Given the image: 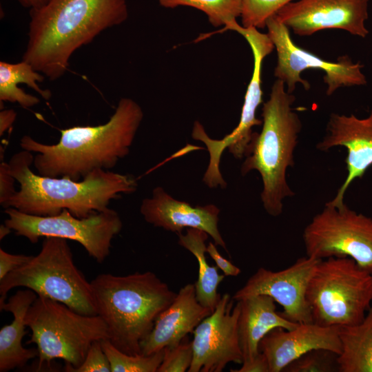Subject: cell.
I'll return each mask as SVG.
<instances>
[{
  "label": "cell",
  "mask_w": 372,
  "mask_h": 372,
  "mask_svg": "<svg viewBox=\"0 0 372 372\" xmlns=\"http://www.w3.org/2000/svg\"><path fill=\"white\" fill-rule=\"evenodd\" d=\"M32 256L12 254L0 248V280L30 261Z\"/></svg>",
  "instance_id": "31"
},
{
  "label": "cell",
  "mask_w": 372,
  "mask_h": 372,
  "mask_svg": "<svg viewBox=\"0 0 372 372\" xmlns=\"http://www.w3.org/2000/svg\"><path fill=\"white\" fill-rule=\"evenodd\" d=\"M206 251L215 261L217 267L222 270L225 276H237L241 272V270L238 267L220 254L214 243L209 242Z\"/></svg>",
  "instance_id": "33"
},
{
  "label": "cell",
  "mask_w": 372,
  "mask_h": 372,
  "mask_svg": "<svg viewBox=\"0 0 372 372\" xmlns=\"http://www.w3.org/2000/svg\"><path fill=\"white\" fill-rule=\"evenodd\" d=\"M369 0H299L290 2L276 14L280 21L300 37L326 29H340L365 38L369 34Z\"/></svg>",
  "instance_id": "15"
},
{
  "label": "cell",
  "mask_w": 372,
  "mask_h": 372,
  "mask_svg": "<svg viewBox=\"0 0 372 372\" xmlns=\"http://www.w3.org/2000/svg\"><path fill=\"white\" fill-rule=\"evenodd\" d=\"M266 28L277 52L274 76L283 81L289 93L293 94L298 83H301L306 91L310 89L309 82L300 76L303 71L309 69L324 72L323 80L327 85V96H331L340 87L366 84V76L362 72L363 65L354 63L348 55L339 56L336 62L327 61L301 48L294 43L289 29L276 14L268 19Z\"/></svg>",
  "instance_id": "12"
},
{
  "label": "cell",
  "mask_w": 372,
  "mask_h": 372,
  "mask_svg": "<svg viewBox=\"0 0 372 372\" xmlns=\"http://www.w3.org/2000/svg\"><path fill=\"white\" fill-rule=\"evenodd\" d=\"M302 238L307 256H348L372 274V218L344 203L338 207L326 203L304 228Z\"/></svg>",
  "instance_id": "11"
},
{
  "label": "cell",
  "mask_w": 372,
  "mask_h": 372,
  "mask_svg": "<svg viewBox=\"0 0 372 372\" xmlns=\"http://www.w3.org/2000/svg\"><path fill=\"white\" fill-rule=\"evenodd\" d=\"M293 0H242V26L264 28L268 19Z\"/></svg>",
  "instance_id": "28"
},
{
  "label": "cell",
  "mask_w": 372,
  "mask_h": 372,
  "mask_svg": "<svg viewBox=\"0 0 372 372\" xmlns=\"http://www.w3.org/2000/svg\"><path fill=\"white\" fill-rule=\"evenodd\" d=\"M4 212L8 216L4 223L17 236L26 238L31 243L38 242L41 237L76 241L99 263L109 256L112 240L123 227L119 214L110 208L85 218L76 217L67 209L50 216L28 214L13 207L5 209Z\"/></svg>",
  "instance_id": "10"
},
{
  "label": "cell",
  "mask_w": 372,
  "mask_h": 372,
  "mask_svg": "<svg viewBox=\"0 0 372 372\" xmlns=\"http://www.w3.org/2000/svg\"><path fill=\"white\" fill-rule=\"evenodd\" d=\"M12 231V229L8 227L5 223L0 225V240H2L6 236H8L10 232Z\"/></svg>",
  "instance_id": "37"
},
{
  "label": "cell",
  "mask_w": 372,
  "mask_h": 372,
  "mask_svg": "<svg viewBox=\"0 0 372 372\" xmlns=\"http://www.w3.org/2000/svg\"><path fill=\"white\" fill-rule=\"evenodd\" d=\"M140 212L147 223L177 234L184 228L204 231L216 245L227 250L218 229L220 209L215 205L192 207L187 202L174 198L158 186L154 188L151 197L143 200Z\"/></svg>",
  "instance_id": "17"
},
{
  "label": "cell",
  "mask_w": 372,
  "mask_h": 372,
  "mask_svg": "<svg viewBox=\"0 0 372 372\" xmlns=\"http://www.w3.org/2000/svg\"><path fill=\"white\" fill-rule=\"evenodd\" d=\"M97 315L108 340L130 355L141 354V343L176 293L152 271L126 276L101 273L90 281Z\"/></svg>",
  "instance_id": "4"
},
{
  "label": "cell",
  "mask_w": 372,
  "mask_h": 372,
  "mask_svg": "<svg viewBox=\"0 0 372 372\" xmlns=\"http://www.w3.org/2000/svg\"><path fill=\"white\" fill-rule=\"evenodd\" d=\"M211 313L196 299L194 284L185 285L161 313L153 329L141 343V354L152 355L177 344Z\"/></svg>",
  "instance_id": "19"
},
{
  "label": "cell",
  "mask_w": 372,
  "mask_h": 372,
  "mask_svg": "<svg viewBox=\"0 0 372 372\" xmlns=\"http://www.w3.org/2000/svg\"><path fill=\"white\" fill-rule=\"evenodd\" d=\"M17 181L12 175L8 163L4 161L0 164V204L2 207L14 194V182Z\"/></svg>",
  "instance_id": "32"
},
{
  "label": "cell",
  "mask_w": 372,
  "mask_h": 372,
  "mask_svg": "<svg viewBox=\"0 0 372 372\" xmlns=\"http://www.w3.org/2000/svg\"><path fill=\"white\" fill-rule=\"evenodd\" d=\"M25 8L30 10L38 9L43 6L49 0H18Z\"/></svg>",
  "instance_id": "36"
},
{
  "label": "cell",
  "mask_w": 372,
  "mask_h": 372,
  "mask_svg": "<svg viewBox=\"0 0 372 372\" xmlns=\"http://www.w3.org/2000/svg\"><path fill=\"white\" fill-rule=\"evenodd\" d=\"M338 146L344 147L347 151V176L335 197L327 202L335 207L344 203V196L350 185L355 179L362 178L372 165V112L364 118L353 114L347 116L331 113L326 134L316 148L327 152Z\"/></svg>",
  "instance_id": "16"
},
{
  "label": "cell",
  "mask_w": 372,
  "mask_h": 372,
  "mask_svg": "<svg viewBox=\"0 0 372 372\" xmlns=\"http://www.w3.org/2000/svg\"><path fill=\"white\" fill-rule=\"evenodd\" d=\"M340 327L314 322L299 323L293 329L278 327L260 340L259 350L267 358L270 372H282L292 361L315 349L342 351Z\"/></svg>",
  "instance_id": "18"
},
{
  "label": "cell",
  "mask_w": 372,
  "mask_h": 372,
  "mask_svg": "<svg viewBox=\"0 0 372 372\" xmlns=\"http://www.w3.org/2000/svg\"><path fill=\"white\" fill-rule=\"evenodd\" d=\"M296 96L287 91L283 81L276 79L269 99L262 107V130L254 132L241 174L256 170L262 182L261 201L267 213L281 215L283 201L294 196L287 180V170L294 165V150L302 124L292 107Z\"/></svg>",
  "instance_id": "5"
},
{
  "label": "cell",
  "mask_w": 372,
  "mask_h": 372,
  "mask_svg": "<svg viewBox=\"0 0 372 372\" xmlns=\"http://www.w3.org/2000/svg\"><path fill=\"white\" fill-rule=\"evenodd\" d=\"M32 152L15 153L8 163L19 190L8 200L4 209L13 207L23 213L50 216L68 210L78 218H85L107 209L111 200L136 191L134 176L110 170H94L83 179L48 177L34 174Z\"/></svg>",
  "instance_id": "3"
},
{
  "label": "cell",
  "mask_w": 372,
  "mask_h": 372,
  "mask_svg": "<svg viewBox=\"0 0 372 372\" xmlns=\"http://www.w3.org/2000/svg\"><path fill=\"white\" fill-rule=\"evenodd\" d=\"M45 76L37 71L32 65L22 60L21 62L12 63L0 61V101L18 103L23 108H28L37 105L40 100L38 97L26 93L17 86L25 83L36 91L45 100L51 97V92L39 87Z\"/></svg>",
  "instance_id": "24"
},
{
  "label": "cell",
  "mask_w": 372,
  "mask_h": 372,
  "mask_svg": "<svg viewBox=\"0 0 372 372\" xmlns=\"http://www.w3.org/2000/svg\"><path fill=\"white\" fill-rule=\"evenodd\" d=\"M143 118L141 107L130 98H122L104 124L61 130L59 142L53 145L24 135L19 145L37 153L33 164L39 175L79 180L94 170H110L128 155Z\"/></svg>",
  "instance_id": "2"
},
{
  "label": "cell",
  "mask_w": 372,
  "mask_h": 372,
  "mask_svg": "<svg viewBox=\"0 0 372 372\" xmlns=\"http://www.w3.org/2000/svg\"><path fill=\"white\" fill-rule=\"evenodd\" d=\"M111 372L109 360L101 344V340L95 341L90 347L83 363L70 372Z\"/></svg>",
  "instance_id": "30"
},
{
  "label": "cell",
  "mask_w": 372,
  "mask_h": 372,
  "mask_svg": "<svg viewBox=\"0 0 372 372\" xmlns=\"http://www.w3.org/2000/svg\"><path fill=\"white\" fill-rule=\"evenodd\" d=\"M229 28L241 34L249 44L254 56V70L245 95L239 123L229 134L222 139H212L200 122L196 121L194 124L192 138L202 141L209 154V165L203 178V181L209 188H223L227 185L219 167L223 151L227 148L236 159L245 158L254 134L253 127L262 123V121L256 116L258 107L263 102L262 65L265 58L274 49L268 34L260 32L256 28H244L236 22Z\"/></svg>",
  "instance_id": "9"
},
{
  "label": "cell",
  "mask_w": 372,
  "mask_h": 372,
  "mask_svg": "<svg viewBox=\"0 0 372 372\" xmlns=\"http://www.w3.org/2000/svg\"><path fill=\"white\" fill-rule=\"evenodd\" d=\"M22 60L50 81L65 74L72 55L128 17L126 0H49L30 10Z\"/></svg>",
  "instance_id": "1"
},
{
  "label": "cell",
  "mask_w": 372,
  "mask_h": 372,
  "mask_svg": "<svg viewBox=\"0 0 372 372\" xmlns=\"http://www.w3.org/2000/svg\"><path fill=\"white\" fill-rule=\"evenodd\" d=\"M320 260L306 256L280 271L260 267L232 298L238 301L253 296L267 295L282 307L280 314L287 320L296 323L313 322L306 293L309 280Z\"/></svg>",
  "instance_id": "14"
},
{
  "label": "cell",
  "mask_w": 372,
  "mask_h": 372,
  "mask_svg": "<svg viewBox=\"0 0 372 372\" xmlns=\"http://www.w3.org/2000/svg\"><path fill=\"white\" fill-rule=\"evenodd\" d=\"M25 323L32 332L27 343L37 347V371L61 359L64 371L70 372L83 363L93 342L108 339L107 327L99 315L81 314L40 296L30 307Z\"/></svg>",
  "instance_id": "6"
},
{
  "label": "cell",
  "mask_w": 372,
  "mask_h": 372,
  "mask_svg": "<svg viewBox=\"0 0 372 372\" xmlns=\"http://www.w3.org/2000/svg\"><path fill=\"white\" fill-rule=\"evenodd\" d=\"M37 297L34 291L25 288L18 290L7 302L0 303L1 311L13 316L12 322L0 329L1 372L22 368L30 360L38 357L37 349H27L22 345V339L27 333L25 316Z\"/></svg>",
  "instance_id": "21"
},
{
  "label": "cell",
  "mask_w": 372,
  "mask_h": 372,
  "mask_svg": "<svg viewBox=\"0 0 372 372\" xmlns=\"http://www.w3.org/2000/svg\"><path fill=\"white\" fill-rule=\"evenodd\" d=\"M166 8L189 6L203 11L214 27L225 25L227 30L240 17L242 0H156Z\"/></svg>",
  "instance_id": "25"
},
{
  "label": "cell",
  "mask_w": 372,
  "mask_h": 372,
  "mask_svg": "<svg viewBox=\"0 0 372 372\" xmlns=\"http://www.w3.org/2000/svg\"><path fill=\"white\" fill-rule=\"evenodd\" d=\"M17 113L13 110H3L0 112V136H2L14 123Z\"/></svg>",
  "instance_id": "35"
},
{
  "label": "cell",
  "mask_w": 372,
  "mask_h": 372,
  "mask_svg": "<svg viewBox=\"0 0 372 372\" xmlns=\"http://www.w3.org/2000/svg\"><path fill=\"white\" fill-rule=\"evenodd\" d=\"M340 372H372V305L355 325L340 327Z\"/></svg>",
  "instance_id": "23"
},
{
  "label": "cell",
  "mask_w": 372,
  "mask_h": 372,
  "mask_svg": "<svg viewBox=\"0 0 372 372\" xmlns=\"http://www.w3.org/2000/svg\"><path fill=\"white\" fill-rule=\"evenodd\" d=\"M178 236V244L191 252L198 262V274L194 283L196 299L213 312L221 297L218 287L225 276L220 274L216 267L207 262L205 242L209 235L200 229L187 228L185 234L179 233Z\"/></svg>",
  "instance_id": "22"
},
{
  "label": "cell",
  "mask_w": 372,
  "mask_h": 372,
  "mask_svg": "<svg viewBox=\"0 0 372 372\" xmlns=\"http://www.w3.org/2000/svg\"><path fill=\"white\" fill-rule=\"evenodd\" d=\"M306 298L313 322L323 327L355 325L372 305V274L348 256L320 260Z\"/></svg>",
  "instance_id": "8"
},
{
  "label": "cell",
  "mask_w": 372,
  "mask_h": 372,
  "mask_svg": "<svg viewBox=\"0 0 372 372\" xmlns=\"http://www.w3.org/2000/svg\"><path fill=\"white\" fill-rule=\"evenodd\" d=\"M111 372H157L163 358V350L149 355H130L122 352L108 340H101Z\"/></svg>",
  "instance_id": "26"
},
{
  "label": "cell",
  "mask_w": 372,
  "mask_h": 372,
  "mask_svg": "<svg viewBox=\"0 0 372 372\" xmlns=\"http://www.w3.org/2000/svg\"><path fill=\"white\" fill-rule=\"evenodd\" d=\"M25 287L76 312L97 315L91 283L77 268L68 240L45 237L39 254L0 280V303L11 289Z\"/></svg>",
  "instance_id": "7"
},
{
  "label": "cell",
  "mask_w": 372,
  "mask_h": 372,
  "mask_svg": "<svg viewBox=\"0 0 372 372\" xmlns=\"http://www.w3.org/2000/svg\"><path fill=\"white\" fill-rule=\"evenodd\" d=\"M238 302V335L243 362L251 360L260 353V340L272 329H293L299 324L277 312L276 301L267 295L250 296Z\"/></svg>",
  "instance_id": "20"
},
{
  "label": "cell",
  "mask_w": 372,
  "mask_h": 372,
  "mask_svg": "<svg viewBox=\"0 0 372 372\" xmlns=\"http://www.w3.org/2000/svg\"><path fill=\"white\" fill-rule=\"evenodd\" d=\"M238 301L222 296L214 311L193 331V359L189 372H221L229 362L242 364L238 335Z\"/></svg>",
  "instance_id": "13"
},
{
  "label": "cell",
  "mask_w": 372,
  "mask_h": 372,
  "mask_svg": "<svg viewBox=\"0 0 372 372\" xmlns=\"http://www.w3.org/2000/svg\"><path fill=\"white\" fill-rule=\"evenodd\" d=\"M339 354L326 349H315L292 361L283 372H340Z\"/></svg>",
  "instance_id": "27"
},
{
  "label": "cell",
  "mask_w": 372,
  "mask_h": 372,
  "mask_svg": "<svg viewBox=\"0 0 372 372\" xmlns=\"http://www.w3.org/2000/svg\"><path fill=\"white\" fill-rule=\"evenodd\" d=\"M192 359V342L187 335L177 344L163 349V360L157 372L187 371Z\"/></svg>",
  "instance_id": "29"
},
{
  "label": "cell",
  "mask_w": 372,
  "mask_h": 372,
  "mask_svg": "<svg viewBox=\"0 0 372 372\" xmlns=\"http://www.w3.org/2000/svg\"><path fill=\"white\" fill-rule=\"evenodd\" d=\"M231 372H270L266 356L260 353L251 360L243 362L238 369H231Z\"/></svg>",
  "instance_id": "34"
}]
</instances>
